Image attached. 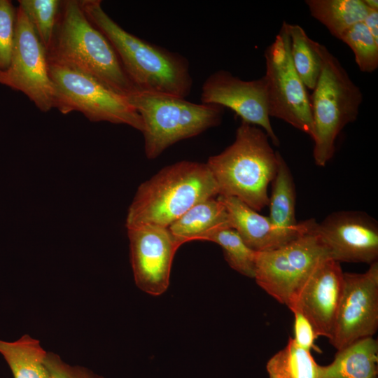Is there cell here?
Listing matches in <instances>:
<instances>
[{
    "instance_id": "obj_9",
    "label": "cell",
    "mask_w": 378,
    "mask_h": 378,
    "mask_svg": "<svg viewBox=\"0 0 378 378\" xmlns=\"http://www.w3.org/2000/svg\"><path fill=\"white\" fill-rule=\"evenodd\" d=\"M314 227L280 247L257 252L254 279L281 304L287 306L315 266L330 258Z\"/></svg>"
},
{
    "instance_id": "obj_20",
    "label": "cell",
    "mask_w": 378,
    "mask_h": 378,
    "mask_svg": "<svg viewBox=\"0 0 378 378\" xmlns=\"http://www.w3.org/2000/svg\"><path fill=\"white\" fill-rule=\"evenodd\" d=\"M0 354L14 378H51L44 363L48 352L28 335L12 342L0 340Z\"/></svg>"
},
{
    "instance_id": "obj_19",
    "label": "cell",
    "mask_w": 378,
    "mask_h": 378,
    "mask_svg": "<svg viewBox=\"0 0 378 378\" xmlns=\"http://www.w3.org/2000/svg\"><path fill=\"white\" fill-rule=\"evenodd\" d=\"M231 227L228 212L217 197L203 200L188 210L169 227L181 246L191 241H203L210 232Z\"/></svg>"
},
{
    "instance_id": "obj_28",
    "label": "cell",
    "mask_w": 378,
    "mask_h": 378,
    "mask_svg": "<svg viewBox=\"0 0 378 378\" xmlns=\"http://www.w3.org/2000/svg\"><path fill=\"white\" fill-rule=\"evenodd\" d=\"M44 363L51 378H104L83 368L71 366L52 353L47 354Z\"/></svg>"
},
{
    "instance_id": "obj_5",
    "label": "cell",
    "mask_w": 378,
    "mask_h": 378,
    "mask_svg": "<svg viewBox=\"0 0 378 378\" xmlns=\"http://www.w3.org/2000/svg\"><path fill=\"white\" fill-rule=\"evenodd\" d=\"M127 97L142 119L144 150L149 160L177 141L218 125L223 113L221 106L195 104L174 95L138 90Z\"/></svg>"
},
{
    "instance_id": "obj_27",
    "label": "cell",
    "mask_w": 378,
    "mask_h": 378,
    "mask_svg": "<svg viewBox=\"0 0 378 378\" xmlns=\"http://www.w3.org/2000/svg\"><path fill=\"white\" fill-rule=\"evenodd\" d=\"M17 20V8L9 0H0V72L9 66Z\"/></svg>"
},
{
    "instance_id": "obj_7",
    "label": "cell",
    "mask_w": 378,
    "mask_h": 378,
    "mask_svg": "<svg viewBox=\"0 0 378 378\" xmlns=\"http://www.w3.org/2000/svg\"><path fill=\"white\" fill-rule=\"evenodd\" d=\"M55 90V108L62 114L82 113L91 122H108L144 130L142 119L127 96L95 78L64 66L48 62Z\"/></svg>"
},
{
    "instance_id": "obj_15",
    "label": "cell",
    "mask_w": 378,
    "mask_h": 378,
    "mask_svg": "<svg viewBox=\"0 0 378 378\" xmlns=\"http://www.w3.org/2000/svg\"><path fill=\"white\" fill-rule=\"evenodd\" d=\"M340 263L326 258L313 269L287 307L302 314L317 336L330 340L343 290Z\"/></svg>"
},
{
    "instance_id": "obj_26",
    "label": "cell",
    "mask_w": 378,
    "mask_h": 378,
    "mask_svg": "<svg viewBox=\"0 0 378 378\" xmlns=\"http://www.w3.org/2000/svg\"><path fill=\"white\" fill-rule=\"evenodd\" d=\"M346 44L354 54L359 69L371 73L378 67V43L374 39L363 22L346 30L339 38Z\"/></svg>"
},
{
    "instance_id": "obj_30",
    "label": "cell",
    "mask_w": 378,
    "mask_h": 378,
    "mask_svg": "<svg viewBox=\"0 0 378 378\" xmlns=\"http://www.w3.org/2000/svg\"><path fill=\"white\" fill-rule=\"evenodd\" d=\"M363 22L378 43V10H370Z\"/></svg>"
},
{
    "instance_id": "obj_6",
    "label": "cell",
    "mask_w": 378,
    "mask_h": 378,
    "mask_svg": "<svg viewBox=\"0 0 378 378\" xmlns=\"http://www.w3.org/2000/svg\"><path fill=\"white\" fill-rule=\"evenodd\" d=\"M322 68L310 97L313 118V158L325 167L335 150V141L344 127L358 115L363 95L338 59L320 43Z\"/></svg>"
},
{
    "instance_id": "obj_14",
    "label": "cell",
    "mask_w": 378,
    "mask_h": 378,
    "mask_svg": "<svg viewBox=\"0 0 378 378\" xmlns=\"http://www.w3.org/2000/svg\"><path fill=\"white\" fill-rule=\"evenodd\" d=\"M315 233L338 262L372 264L378 258L377 221L360 211L334 212L316 223Z\"/></svg>"
},
{
    "instance_id": "obj_16",
    "label": "cell",
    "mask_w": 378,
    "mask_h": 378,
    "mask_svg": "<svg viewBox=\"0 0 378 378\" xmlns=\"http://www.w3.org/2000/svg\"><path fill=\"white\" fill-rule=\"evenodd\" d=\"M217 197L228 212L232 227L238 232L246 245L255 251L276 248L304 234L288 232L278 228L268 216L260 214L236 197L223 195Z\"/></svg>"
},
{
    "instance_id": "obj_17",
    "label": "cell",
    "mask_w": 378,
    "mask_h": 378,
    "mask_svg": "<svg viewBox=\"0 0 378 378\" xmlns=\"http://www.w3.org/2000/svg\"><path fill=\"white\" fill-rule=\"evenodd\" d=\"M295 201V187L291 172L279 153L278 167L272 181V192L269 197L268 217L276 227L284 231L304 234L311 231L316 222L314 219L297 222Z\"/></svg>"
},
{
    "instance_id": "obj_4",
    "label": "cell",
    "mask_w": 378,
    "mask_h": 378,
    "mask_svg": "<svg viewBox=\"0 0 378 378\" xmlns=\"http://www.w3.org/2000/svg\"><path fill=\"white\" fill-rule=\"evenodd\" d=\"M261 128L241 121L233 143L206 163L218 195L236 197L259 211L268 206V186L278 167L279 152Z\"/></svg>"
},
{
    "instance_id": "obj_2",
    "label": "cell",
    "mask_w": 378,
    "mask_h": 378,
    "mask_svg": "<svg viewBox=\"0 0 378 378\" xmlns=\"http://www.w3.org/2000/svg\"><path fill=\"white\" fill-rule=\"evenodd\" d=\"M48 62L90 76L113 91L128 96L137 88L126 74L113 46L87 18L80 1H62Z\"/></svg>"
},
{
    "instance_id": "obj_31",
    "label": "cell",
    "mask_w": 378,
    "mask_h": 378,
    "mask_svg": "<svg viewBox=\"0 0 378 378\" xmlns=\"http://www.w3.org/2000/svg\"><path fill=\"white\" fill-rule=\"evenodd\" d=\"M363 1L368 9L378 10L377 0H363Z\"/></svg>"
},
{
    "instance_id": "obj_24",
    "label": "cell",
    "mask_w": 378,
    "mask_h": 378,
    "mask_svg": "<svg viewBox=\"0 0 378 378\" xmlns=\"http://www.w3.org/2000/svg\"><path fill=\"white\" fill-rule=\"evenodd\" d=\"M203 241L218 244L223 249L225 260L232 269L254 279L257 251L247 246L234 228L225 227L214 230Z\"/></svg>"
},
{
    "instance_id": "obj_1",
    "label": "cell",
    "mask_w": 378,
    "mask_h": 378,
    "mask_svg": "<svg viewBox=\"0 0 378 378\" xmlns=\"http://www.w3.org/2000/svg\"><path fill=\"white\" fill-rule=\"evenodd\" d=\"M89 21L108 40L138 90L186 98L192 79L188 60L129 33L102 7L99 0H81Z\"/></svg>"
},
{
    "instance_id": "obj_21",
    "label": "cell",
    "mask_w": 378,
    "mask_h": 378,
    "mask_svg": "<svg viewBox=\"0 0 378 378\" xmlns=\"http://www.w3.org/2000/svg\"><path fill=\"white\" fill-rule=\"evenodd\" d=\"M305 4L311 15L338 39L346 30L363 22L370 10L363 0H307Z\"/></svg>"
},
{
    "instance_id": "obj_3",
    "label": "cell",
    "mask_w": 378,
    "mask_h": 378,
    "mask_svg": "<svg viewBox=\"0 0 378 378\" xmlns=\"http://www.w3.org/2000/svg\"><path fill=\"white\" fill-rule=\"evenodd\" d=\"M218 195L206 163L176 162L139 186L128 208L126 228L144 225L168 227L196 204Z\"/></svg>"
},
{
    "instance_id": "obj_10",
    "label": "cell",
    "mask_w": 378,
    "mask_h": 378,
    "mask_svg": "<svg viewBox=\"0 0 378 378\" xmlns=\"http://www.w3.org/2000/svg\"><path fill=\"white\" fill-rule=\"evenodd\" d=\"M0 84L22 92L42 112L55 106V90L48 72L46 50L20 7L10 62L0 72Z\"/></svg>"
},
{
    "instance_id": "obj_18",
    "label": "cell",
    "mask_w": 378,
    "mask_h": 378,
    "mask_svg": "<svg viewBox=\"0 0 378 378\" xmlns=\"http://www.w3.org/2000/svg\"><path fill=\"white\" fill-rule=\"evenodd\" d=\"M320 378H378V341L358 339L337 350L333 360L321 366Z\"/></svg>"
},
{
    "instance_id": "obj_11",
    "label": "cell",
    "mask_w": 378,
    "mask_h": 378,
    "mask_svg": "<svg viewBox=\"0 0 378 378\" xmlns=\"http://www.w3.org/2000/svg\"><path fill=\"white\" fill-rule=\"evenodd\" d=\"M378 328V262L363 273L344 272L343 290L330 343L338 350Z\"/></svg>"
},
{
    "instance_id": "obj_29",
    "label": "cell",
    "mask_w": 378,
    "mask_h": 378,
    "mask_svg": "<svg viewBox=\"0 0 378 378\" xmlns=\"http://www.w3.org/2000/svg\"><path fill=\"white\" fill-rule=\"evenodd\" d=\"M294 314V337L293 339L302 348L310 351L312 349L321 351L316 346L315 340L318 337L310 322L300 313L293 312Z\"/></svg>"
},
{
    "instance_id": "obj_13",
    "label": "cell",
    "mask_w": 378,
    "mask_h": 378,
    "mask_svg": "<svg viewBox=\"0 0 378 378\" xmlns=\"http://www.w3.org/2000/svg\"><path fill=\"white\" fill-rule=\"evenodd\" d=\"M201 102L229 108L241 118V121L260 127L273 144L279 145L270 122L264 76L256 80H244L227 71H216L204 81Z\"/></svg>"
},
{
    "instance_id": "obj_8",
    "label": "cell",
    "mask_w": 378,
    "mask_h": 378,
    "mask_svg": "<svg viewBox=\"0 0 378 378\" xmlns=\"http://www.w3.org/2000/svg\"><path fill=\"white\" fill-rule=\"evenodd\" d=\"M265 58L270 117L281 119L312 138L310 97L292 63L286 22L265 49Z\"/></svg>"
},
{
    "instance_id": "obj_22",
    "label": "cell",
    "mask_w": 378,
    "mask_h": 378,
    "mask_svg": "<svg viewBox=\"0 0 378 378\" xmlns=\"http://www.w3.org/2000/svg\"><path fill=\"white\" fill-rule=\"evenodd\" d=\"M293 65L305 87L314 90L322 68L320 43L310 38L299 24L288 23Z\"/></svg>"
},
{
    "instance_id": "obj_12",
    "label": "cell",
    "mask_w": 378,
    "mask_h": 378,
    "mask_svg": "<svg viewBox=\"0 0 378 378\" xmlns=\"http://www.w3.org/2000/svg\"><path fill=\"white\" fill-rule=\"evenodd\" d=\"M127 231L136 286L151 295H162L169 287L174 257L180 246L168 227L144 225Z\"/></svg>"
},
{
    "instance_id": "obj_23",
    "label": "cell",
    "mask_w": 378,
    "mask_h": 378,
    "mask_svg": "<svg viewBox=\"0 0 378 378\" xmlns=\"http://www.w3.org/2000/svg\"><path fill=\"white\" fill-rule=\"evenodd\" d=\"M269 378H320L321 365L310 351L289 337L286 345L267 361Z\"/></svg>"
},
{
    "instance_id": "obj_25",
    "label": "cell",
    "mask_w": 378,
    "mask_h": 378,
    "mask_svg": "<svg viewBox=\"0 0 378 378\" xmlns=\"http://www.w3.org/2000/svg\"><path fill=\"white\" fill-rule=\"evenodd\" d=\"M18 3L47 50L59 21L62 1L20 0Z\"/></svg>"
}]
</instances>
